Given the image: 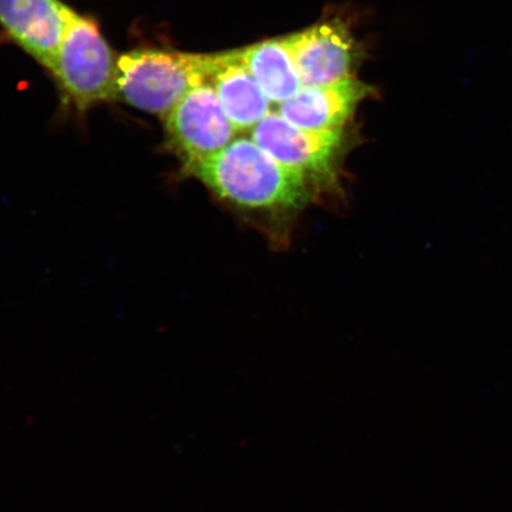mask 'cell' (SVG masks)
<instances>
[{
    "instance_id": "obj_1",
    "label": "cell",
    "mask_w": 512,
    "mask_h": 512,
    "mask_svg": "<svg viewBox=\"0 0 512 512\" xmlns=\"http://www.w3.org/2000/svg\"><path fill=\"white\" fill-rule=\"evenodd\" d=\"M191 176L221 200L248 210H302L316 194L300 172L278 162L252 138H235Z\"/></svg>"
},
{
    "instance_id": "obj_2",
    "label": "cell",
    "mask_w": 512,
    "mask_h": 512,
    "mask_svg": "<svg viewBox=\"0 0 512 512\" xmlns=\"http://www.w3.org/2000/svg\"><path fill=\"white\" fill-rule=\"evenodd\" d=\"M210 54L137 48L118 59L117 99L165 118L192 88L209 81Z\"/></svg>"
},
{
    "instance_id": "obj_3",
    "label": "cell",
    "mask_w": 512,
    "mask_h": 512,
    "mask_svg": "<svg viewBox=\"0 0 512 512\" xmlns=\"http://www.w3.org/2000/svg\"><path fill=\"white\" fill-rule=\"evenodd\" d=\"M118 59L93 19L68 6L53 74L69 102L87 111L117 99Z\"/></svg>"
},
{
    "instance_id": "obj_4",
    "label": "cell",
    "mask_w": 512,
    "mask_h": 512,
    "mask_svg": "<svg viewBox=\"0 0 512 512\" xmlns=\"http://www.w3.org/2000/svg\"><path fill=\"white\" fill-rule=\"evenodd\" d=\"M251 138L281 164L300 172L320 191L334 187L345 150L343 130H306L270 112L251 131Z\"/></svg>"
},
{
    "instance_id": "obj_5",
    "label": "cell",
    "mask_w": 512,
    "mask_h": 512,
    "mask_svg": "<svg viewBox=\"0 0 512 512\" xmlns=\"http://www.w3.org/2000/svg\"><path fill=\"white\" fill-rule=\"evenodd\" d=\"M166 144L191 175L236 138V128L224 113L209 81L192 88L164 118Z\"/></svg>"
},
{
    "instance_id": "obj_6",
    "label": "cell",
    "mask_w": 512,
    "mask_h": 512,
    "mask_svg": "<svg viewBox=\"0 0 512 512\" xmlns=\"http://www.w3.org/2000/svg\"><path fill=\"white\" fill-rule=\"evenodd\" d=\"M304 86H324L352 78L357 59L347 25L331 19L284 38Z\"/></svg>"
},
{
    "instance_id": "obj_7",
    "label": "cell",
    "mask_w": 512,
    "mask_h": 512,
    "mask_svg": "<svg viewBox=\"0 0 512 512\" xmlns=\"http://www.w3.org/2000/svg\"><path fill=\"white\" fill-rule=\"evenodd\" d=\"M67 10L60 0H0V27L51 73L59 55Z\"/></svg>"
},
{
    "instance_id": "obj_8",
    "label": "cell",
    "mask_w": 512,
    "mask_h": 512,
    "mask_svg": "<svg viewBox=\"0 0 512 512\" xmlns=\"http://www.w3.org/2000/svg\"><path fill=\"white\" fill-rule=\"evenodd\" d=\"M373 87L352 78L324 86H303L278 105V113L306 130H343Z\"/></svg>"
},
{
    "instance_id": "obj_9",
    "label": "cell",
    "mask_w": 512,
    "mask_h": 512,
    "mask_svg": "<svg viewBox=\"0 0 512 512\" xmlns=\"http://www.w3.org/2000/svg\"><path fill=\"white\" fill-rule=\"evenodd\" d=\"M209 82L236 131H252L271 112V101L240 59L239 51L210 54Z\"/></svg>"
},
{
    "instance_id": "obj_10",
    "label": "cell",
    "mask_w": 512,
    "mask_h": 512,
    "mask_svg": "<svg viewBox=\"0 0 512 512\" xmlns=\"http://www.w3.org/2000/svg\"><path fill=\"white\" fill-rule=\"evenodd\" d=\"M243 64L252 73L271 104L280 105L303 88L293 57L283 40H268L238 50Z\"/></svg>"
}]
</instances>
